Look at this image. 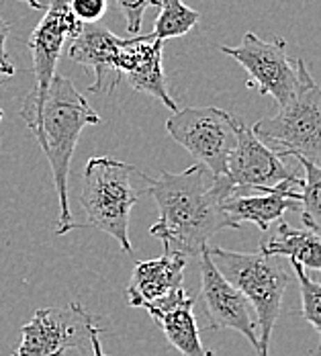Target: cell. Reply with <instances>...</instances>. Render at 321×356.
<instances>
[{"label":"cell","mask_w":321,"mask_h":356,"mask_svg":"<svg viewBox=\"0 0 321 356\" xmlns=\"http://www.w3.org/2000/svg\"><path fill=\"white\" fill-rule=\"evenodd\" d=\"M145 193L154 197L160 213L149 234L164 250L199 258L217 232L240 229L223 209V201L236 191L231 180L215 177L201 162L182 172L162 170L158 178L145 175Z\"/></svg>","instance_id":"obj_1"},{"label":"cell","mask_w":321,"mask_h":356,"mask_svg":"<svg viewBox=\"0 0 321 356\" xmlns=\"http://www.w3.org/2000/svg\"><path fill=\"white\" fill-rule=\"evenodd\" d=\"M101 115L88 105L84 95L74 86L70 78L54 76L45 101L41 105L39 121L33 129V136L41 145L56 184V193L60 199V217L56 236H64L76 229L72 217L70 199H68V178L74 147L86 125H99Z\"/></svg>","instance_id":"obj_2"},{"label":"cell","mask_w":321,"mask_h":356,"mask_svg":"<svg viewBox=\"0 0 321 356\" xmlns=\"http://www.w3.org/2000/svg\"><path fill=\"white\" fill-rule=\"evenodd\" d=\"M140 170L110 156H92L84 166V186L80 205L86 221L78 227H94L119 242L123 252L133 254L129 240V215L145 195L131 178Z\"/></svg>","instance_id":"obj_3"},{"label":"cell","mask_w":321,"mask_h":356,"mask_svg":"<svg viewBox=\"0 0 321 356\" xmlns=\"http://www.w3.org/2000/svg\"><path fill=\"white\" fill-rule=\"evenodd\" d=\"M299 86L274 117L260 119L252 131L279 156L305 158L321 166V86L303 58L295 60Z\"/></svg>","instance_id":"obj_4"},{"label":"cell","mask_w":321,"mask_h":356,"mask_svg":"<svg viewBox=\"0 0 321 356\" xmlns=\"http://www.w3.org/2000/svg\"><path fill=\"white\" fill-rule=\"evenodd\" d=\"M209 256L217 270L242 291L248 299L260 325V350L258 356H268V344L274 330L277 318L281 316V305L288 285V273L274 262V256L262 252L244 254L231 250L209 246Z\"/></svg>","instance_id":"obj_5"},{"label":"cell","mask_w":321,"mask_h":356,"mask_svg":"<svg viewBox=\"0 0 321 356\" xmlns=\"http://www.w3.org/2000/svg\"><path fill=\"white\" fill-rule=\"evenodd\" d=\"M80 29L82 23L74 17L70 0H51L43 19L37 23L33 33L29 35L27 45L33 54V88L25 97L19 115L31 131L37 127L41 105L56 76L62 47L66 39H74L80 33Z\"/></svg>","instance_id":"obj_6"},{"label":"cell","mask_w":321,"mask_h":356,"mask_svg":"<svg viewBox=\"0 0 321 356\" xmlns=\"http://www.w3.org/2000/svg\"><path fill=\"white\" fill-rule=\"evenodd\" d=\"M166 131L215 177H227V160L236 145L231 115L217 107H184L166 121Z\"/></svg>","instance_id":"obj_7"},{"label":"cell","mask_w":321,"mask_h":356,"mask_svg":"<svg viewBox=\"0 0 321 356\" xmlns=\"http://www.w3.org/2000/svg\"><path fill=\"white\" fill-rule=\"evenodd\" d=\"M221 51L248 72V88H256L260 95H270L279 105L288 103L297 92L299 72L295 60L286 54V41L283 37H272L268 41L248 31L240 45H221Z\"/></svg>","instance_id":"obj_8"},{"label":"cell","mask_w":321,"mask_h":356,"mask_svg":"<svg viewBox=\"0 0 321 356\" xmlns=\"http://www.w3.org/2000/svg\"><path fill=\"white\" fill-rule=\"evenodd\" d=\"M82 303L72 301L62 307H43L21 327V344L13 356H62L70 348H82L97 327Z\"/></svg>","instance_id":"obj_9"},{"label":"cell","mask_w":321,"mask_h":356,"mask_svg":"<svg viewBox=\"0 0 321 356\" xmlns=\"http://www.w3.org/2000/svg\"><path fill=\"white\" fill-rule=\"evenodd\" d=\"M231 125L236 131V145L227 160V178L233 184V193L274 191L281 182H303L272 147L256 138L240 117L231 115Z\"/></svg>","instance_id":"obj_10"},{"label":"cell","mask_w":321,"mask_h":356,"mask_svg":"<svg viewBox=\"0 0 321 356\" xmlns=\"http://www.w3.org/2000/svg\"><path fill=\"white\" fill-rule=\"evenodd\" d=\"M199 268H201V301L207 314L205 327L236 330L250 340L254 350L258 353L260 350L258 325L252 314L250 303L240 289H236L217 270L209 256V244L199 254Z\"/></svg>","instance_id":"obj_11"},{"label":"cell","mask_w":321,"mask_h":356,"mask_svg":"<svg viewBox=\"0 0 321 356\" xmlns=\"http://www.w3.org/2000/svg\"><path fill=\"white\" fill-rule=\"evenodd\" d=\"M164 43L151 35L125 39L121 54L117 58V72L121 78H127L129 86L135 92H143L160 101L172 113L179 111L176 101L168 92L166 74H164Z\"/></svg>","instance_id":"obj_12"},{"label":"cell","mask_w":321,"mask_h":356,"mask_svg":"<svg viewBox=\"0 0 321 356\" xmlns=\"http://www.w3.org/2000/svg\"><path fill=\"white\" fill-rule=\"evenodd\" d=\"M125 39L110 33L99 23H82L80 33L72 39L68 58L94 74L90 92H110L119 86L117 58Z\"/></svg>","instance_id":"obj_13"},{"label":"cell","mask_w":321,"mask_h":356,"mask_svg":"<svg viewBox=\"0 0 321 356\" xmlns=\"http://www.w3.org/2000/svg\"><path fill=\"white\" fill-rule=\"evenodd\" d=\"M192 307H195V299L184 291V286H179L168 295L143 305L149 318L164 332L170 346L176 348L180 355L217 356L203 344Z\"/></svg>","instance_id":"obj_14"},{"label":"cell","mask_w":321,"mask_h":356,"mask_svg":"<svg viewBox=\"0 0 321 356\" xmlns=\"http://www.w3.org/2000/svg\"><path fill=\"white\" fill-rule=\"evenodd\" d=\"M188 258L180 252L164 250L160 258L140 260L133 264V273L125 291L127 303L131 307H143L156 301L184 283V268Z\"/></svg>","instance_id":"obj_15"},{"label":"cell","mask_w":321,"mask_h":356,"mask_svg":"<svg viewBox=\"0 0 321 356\" xmlns=\"http://www.w3.org/2000/svg\"><path fill=\"white\" fill-rule=\"evenodd\" d=\"M303 184V182H301ZM299 182H281L274 191L250 195V193H231L223 201V209L238 225L242 221H250L260 227L264 234L268 225L277 219H283L288 209H299V197L301 193L297 186Z\"/></svg>","instance_id":"obj_16"},{"label":"cell","mask_w":321,"mask_h":356,"mask_svg":"<svg viewBox=\"0 0 321 356\" xmlns=\"http://www.w3.org/2000/svg\"><path fill=\"white\" fill-rule=\"evenodd\" d=\"M260 252L266 256H288L303 268L321 273V236L313 229H295L281 221L277 236L262 242Z\"/></svg>","instance_id":"obj_17"},{"label":"cell","mask_w":321,"mask_h":356,"mask_svg":"<svg viewBox=\"0 0 321 356\" xmlns=\"http://www.w3.org/2000/svg\"><path fill=\"white\" fill-rule=\"evenodd\" d=\"M151 6H158L160 13L156 17L154 31L149 35L162 41L190 33L201 19V15L190 6H186L182 0H154Z\"/></svg>","instance_id":"obj_18"},{"label":"cell","mask_w":321,"mask_h":356,"mask_svg":"<svg viewBox=\"0 0 321 356\" xmlns=\"http://www.w3.org/2000/svg\"><path fill=\"white\" fill-rule=\"evenodd\" d=\"M297 162L305 170V178L299 191L301 193L299 197L301 219L309 229L318 232L321 236V166L299 156H297Z\"/></svg>","instance_id":"obj_19"},{"label":"cell","mask_w":321,"mask_h":356,"mask_svg":"<svg viewBox=\"0 0 321 356\" xmlns=\"http://www.w3.org/2000/svg\"><path fill=\"white\" fill-rule=\"evenodd\" d=\"M290 268L295 270L299 291H301V316L313 327H318L321 338V283L311 281L305 268L295 260H290Z\"/></svg>","instance_id":"obj_20"},{"label":"cell","mask_w":321,"mask_h":356,"mask_svg":"<svg viewBox=\"0 0 321 356\" xmlns=\"http://www.w3.org/2000/svg\"><path fill=\"white\" fill-rule=\"evenodd\" d=\"M115 2L125 19L129 33H138L142 29L143 15H145L147 6L154 4V0H115Z\"/></svg>","instance_id":"obj_21"},{"label":"cell","mask_w":321,"mask_h":356,"mask_svg":"<svg viewBox=\"0 0 321 356\" xmlns=\"http://www.w3.org/2000/svg\"><path fill=\"white\" fill-rule=\"evenodd\" d=\"M74 17L80 23H99L108 8V0H70Z\"/></svg>","instance_id":"obj_22"},{"label":"cell","mask_w":321,"mask_h":356,"mask_svg":"<svg viewBox=\"0 0 321 356\" xmlns=\"http://www.w3.org/2000/svg\"><path fill=\"white\" fill-rule=\"evenodd\" d=\"M10 35V23H6L2 17H0V72L6 74V76H15V64L8 60V54H6V39Z\"/></svg>","instance_id":"obj_23"},{"label":"cell","mask_w":321,"mask_h":356,"mask_svg":"<svg viewBox=\"0 0 321 356\" xmlns=\"http://www.w3.org/2000/svg\"><path fill=\"white\" fill-rule=\"evenodd\" d=\"M101 332H103V330L97 325V327L90 330V336H88V340H90V344H92V350H94V356H107L103 353V344H101V338H99Z\"/></svg>","instance_id":"obj_24"},{"label":"cell","mask_w":321,"mask_h":356,"mask_svg":"<svg viewBox=\"0 0 321 356\" xmlns=\"http://www.w3.org/2000/svg\"><path fill=\"white\" fill-rule=\"evenodd\" d=\"M19 2H25L27 6H31V8H35V10H41V8H43V4H41L39 0H19Z\"/></svg>","instance_id":"obj_25"},{"label":"cell","mask_w":321,"mask_h":356,"mask_svg":"<svg viewBox=\"0 0 321 356\" xmlns=\"http://www.w3.org/2000/svg\"><path fill=\"white\" fill-rule=\"evenodd\" d=\"M4 82H6V78H0V86H2ZM2 117H4V113H2V108H0V121H2Z\"/></svg>","instance_id":"obj_26"}]
</instances>
